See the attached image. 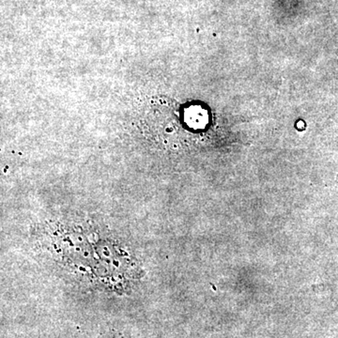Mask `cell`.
Here are the masks:
<instances>
[{
  "instance_id": "obj_1",
  "label": "cell",
  "mask_w": 338,
  "mask_h": 338,
  "mask_svg": "<svg viewBox=\"0 0 338 338\" xmlns=\"http://www.w3.org/2000/svg\"><path fill=\"white\" fill-rule=\"evenodd\" d=\"M143 126L146 133L154 139L169 145L178 141L186 133L181 127L180 114L177 103L171 100L159 99L150 102L143 114Z\"/></svg>"
}]
</instances>
